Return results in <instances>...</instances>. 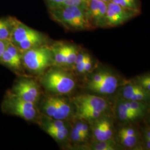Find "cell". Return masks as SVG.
<instances>
[{
  "label": "cell",
  "mask_w": 150,
  "mask_h": 150,
  "mask_svg": "<svg viewBox=\"0 0 150 150\" xmlns=\"http://www.w3.org/2000/svg\"><path fill=\"white\" fill-rule=\"evenodd\" d=\"M49 10L52 19L69 30H83L92 27L86 8L61 6Z\"/></svg>",
  "instance_id": "obj_1"
},
{
  "label": "cell",
  "mask_w": 150,
  "mask_h": 150,
  "mask_svg": "<svg viewBox=\"0 0 150 150\" xmlns=\"http://www.w3.org/2000/svg\"><path fill=\"white\" fill-rule=\"evenodd\" d=\"M75 117L87 122H92L105 115L108 103L102 97L91 94H82L74 99Z\"/></svg>",
  "instance_id": "obj_2"
},
{
  "label": "cell",
  "mask_w": 150,
  "mask_h": 150,
  "mask_svg": "<svg viewBox=\"0 0 150 150\" xmlns=\"http://www.w3.org/2000/svg\"><path fill=\"white\" fill-rule=\"evenodd\" d=\"M41 83L47 91L60 96L71 93L76 87V81L72 75L57 66L45 72L41 77Z\"/></svg>",
  "instance_id": "obj_3"
},
{
  "label": "cell",
  "mask_w": 150,
  "mask_h": 150,
  "mask_svg": "<svg viewBox=\"0 0 150 150\" xmlns=\"http://www.w3.org/2000/svg\"><path fill=\"white\" fill-rule=\"evenodd\" d=\"M22 62L27 70L35 74H42L54 66V57L51 47L41 45L21 53Z\"/></svg>",
  "instance_id": "obj_4"
},
{
  "label": "cell",
  "mask_w": 150,
  "mask_h": 150,
  "mask_svg": "<svg viewBox=\"0 0 150 150\" xmlns=\"http://www.w3.org/2000/svg\"><path fill=\"white\" fill-rule=\"evenodd\" d=\"M69 100L60 95L46 97L41 103L44 115L51 118L66 120L74 113L75 105Z\"/></svg>",
  "instance_id": "obj_5"
},
{
  "label": "cell",
  "mask_w": 150,
  "mask_h": 150,
  "mask_svg": "<svg viewBox=\"0 0 150 150\" xmlns=\"http://www.w3.org/2000/svg\"><path fill=\"white\" fill-rule=\"evenodd\" d=\"M4 107L7 112L27 121H34L38 117L35 104L25 101L12 92L6 98Z\"/></svg>",
  "instance_id": "obj_6"
},
{
  "label": "cell",
  "mask_w": 150,
  "mask_h": 150,
  "mask_svg": "<svg viewBox=\"0 0 150 150\" xmlns=\"http://www.w3.org/2000/svg\"><path fill=\"white\" fill-rule=\"evenodd\" d=\"M138 13V10L124 7L113 2L107 4L105 26L115 27L120 25Z\"/></svg>",
  "instance_id": "obj_7"
},
{
  "label": "cell",
  "mask_w": 150,
  "mask_h": 150,
  "mask_svg": "<svg viewBox=\"0 0 150 150\" xmlns=\"http://www.w3.org/2000/svg\"><path fill=\"white\" fill-rule=\"evenodd\" d=\"M12 92L25 101L35 105L40 100L41 96L39 86L31 79H24L17 81L13 86Z\"/></svg>",
  "instance_id": "obj_8"
},
{
  "label": "cell",
  "mask_w": 150,
  "mask_h": 150,
  "mask_svg": "<svg viewBox=\"0 0 150 150\" xmlns=\"http://www.w3.org/2000/svg\"><path fill=\"white\" fill-rule=\"evenodd\" d=\"M91 122H92L91 129L94 141L112 139L113 124L110 117L105 115Z\"/></svg>",
  "instance_id": "obj_9"
},
{
  "label": "cell",
  "mask_w": 150,
  "mask_h": 150,
  "mask_svg": "<svg viewBox=\"0 0 150 150\" xmlns=\"http://www.w3.org/2000/svg\"><path fill=\"white\" fill-rule=\"evenodd\" d=\"M121 98L131 101L150 103V92L134 82H127L121 88Z\"/></svg>",
  "instance_id": "obj_10"
},
{
  "label": "cell",
  "mask_w": 150,
  "mask_h": 150,
  "mask_svg": "<svg viewBox=\"0 0 150 150\" xmlns=\"http://www.w3.org/2000/svg\"><path fill=\"white\" fill-rule=\"evenodd\" d=\"M107 4L101 0H88L87 11L91 23L96 26H105Z\"/></svg>",
  "instance_id": "obj_11"
},
{
  "label": "cell",
  "mask_w": 150,
  "mask_h": 150,
  "mask_svg": "<svg viewBox=\"0 0 150 150\" xmlns=\"http://www.w3.org/2000/svg\"><path fill=\"white\" fill-rule=\"evenodd\" d=\"M119 80L116 76L106 71L101 82L95 85H88L86 87L93 92L101 95H111L115 92L119 86Z\"/></svg>",
  "instance_id": "obj_12"
},
{
  "label": "cell",
  "mask_w": 150,
  "mask_h": 150,
  "mask_svg": "<svg viewBox=\"0 0 150 150\" xmlns=\"http://www.w3.org/2000/svg\"><path fill=\"white\" fill-rule=\"evenodd\" d=\"M117 136L120 144L125 148L134 149L139 145V134L138 131L133 127H122L118 129Z\"/></svg>",
  "instance_id": "obj_13"
},
{
  "label": "cell",
  "mask_w": 150,
  "mask_h": 150,
  "mask_svg": "<svg viewBox=\"0 0 150 150\" xmlns=\"http://www.w3.org/2000/svg\"><path fill=\"white\" fill-rule=\"evenodd\" d=\"M41 33L17 20L12 32L11 42L16 45L27 39L36 36Z\"/></svg>",
  "instance_id": "obj_14"
},
{
  "label": "cell",
  "mask_w": 150,
  "mask_h": 150,
  "mask_svg": "<svg viewBox=\"0 0 150 150\" xmlns=\"http://www.w3.org/2000/svg\"><path fill=\"white\" fill-rule=\"evenodd\" d=\"M116 108L117 117L120 121L123 123L132 122L144 117L139 113L127 108L121 98L118 100Z\"/></svg>",
  "instance_id": "obj_15"
},
{
  "label": "cell",
  "mask_w": 150,
  "mask_h": 150,
  "mask_svg": "<svg viewBox=\"0 0 150 150\" xmlns=\"http://www.w3.org/2000/svg\"><path fill=\"white\" fill-rule=\"evenodd\" d=\"M17 20L12 17L0 18V40L11 42L12 34Z\"/></svg>",
  "instance_id": "obj_16"
},
{
  "label": "cell",
  "mask_w": 150,
  "mask_h": 150,
  "mask_svg": "<svg viewBox=\"0 0 150 150\" xmlns=\"http://www.w3.org/2000/svg\"><path fill=\"white\" fill-rule=\"evenodd\" d=\"M45 38L42 33L36 36L30 38L20 43L15 45L21 53H22L27 50L31 49L39 46L42 45L45 42Z\"/></svg>",
  "instance_id": "obj_17"
},
{
  "label": "cell",
  "mask_w": 150,
  "mask_h": 150,
  "mask_svg": "<svg viewBox=\"0 0 150 150\" xmlns=\"http://www.w3.org/2000/svg\"><path fill=\"white\" fill-rule=\"evenodd\" d=\"M51 48L54 57V66L59 67L66 66V54L64 44L55 45Z\"/></svg>",
  "instance_id": "obj_18"
},
{
  "label": "cell",
  "mask_w": 150,
  "mask_h": 150,
  "mask_svg": "<svg viewBox=\"0 0 150 150\" xmlns=\"http://www.w3.org/2000/svg\"><path fill=\"white\" fill-rule=\"evenodd\" d=\"M85 149L92 150H116L120 149L119 146L113 139L105 141H94L88 146H85Z\"/></svg>",
  "instance_id": "obj_19"
},
{
  "label": "cell",
  "mask_w": 150,
  "mask_h": 150,
  "mask_svg": "<svg viewBox=\"0 0 150 150\" xmlns=\"http://www.w3.org/2000/svg\"><path fill=\"white\" fill-rule=\"evenodd\" d=\"M47 133L56 141L61 143L66 141L70 135V131L68 125L62 129L51 130L47 131Z\"/></svg>",
  "instance_id": "obj_20"
},
{
  "label": "cell",
  "mask_w": 150,
  "mask_h": 150,
  "mask_svg": "<svg viewBox=\"0 0 150 150\" xmlns=\"http://www.w3.org/2000/svg\"><path fill=\"white\" fill-rule=\"evenodd\" d=\"M66 54V66H74L75 60L79 54L77 48L72 45L64 44Z\"/></svg>",
  "instance_id": "obj_21"
},
{
  "label": "cell",
  "mask_w": 150,
  "mask_h": 150,
  "mask_svg": "<svg viewBox=\"0 0 150 150\" xmlns=\"http://www.w3.org/2000/svg\"><path fill=\"white\" fill-rule=\"evenodd\" d=\"M0 61L15 70H20L21 69L22 64L18 63L6 49L2 54Z\"/></svg>",
  "instance_id": "obj_22"
},
{
  "label": "cell",
  "mask_w": 150,
  "mask_h": 150,
  "mask_svg": "<svg viewBox=\"0 0 150 150\" xmlns=\"http://www.w3.org/2000/svg\"><path fill=\"white\" fill-rule=\"evenodd\" d=\"M132 81L150 92V73L138 76Z\"/></svg>",
  "instance_id": "obj_23"
},
{
  "label": "cell",
  "mask_w": 150,
  "mask_h": 150,
  "mask_svg": "<svg viewBox=\"0 0 150 150\" xmlns=\"http://www.w3.org/2000/svg\"><path fill=\"white\" fill-rule=\"evenodd\" d=\"M80 121L75 123L74 125L76 129H77L85 138V139L87 140L88 139L90 134V129L88 125L86 123V121L78 119Z\"/></svg>",
  "instance_id": "obj_24"
},
{
  "label": "cell",
  "mask_w": 150,
  "mask_h": 150,
  "mask_svg": "<svg viewBox=\"0 0 150 150\" xmlns=\"http://www.w3.org/2000/svg\"><path fill=\"white\" fill-rule=\"evenodd\" d=\"M70 139L73 142L76 144L82 143L86 141V139L83 137L82 134H81L80 132L74 126L70 133Z\"/></svg>",
  "instance_id": "obj_25"
},
{
  "label": "cell",
  "mask_w": 150,
  "mask_h": 150,
  "mask_svg": "<svg viewBox=\"0 0 150 150\" xmlns=\"http://www.w3.org/2000/svg\"><path fill=\"white\" fill-rule=\"evenodd\" d=\"M112 2L124 7L138 10L137 0H112Z\"/></svg>",
  "instance_id": "obj_26"
},
{
  "label": "cell",
  "mask_w": 150,
  "mask_h": 150,
  "mask_svg": "<svg viewBox=\"0 0 150 150\" xmlns=\"http://www.w3.org/2000/svg\"><path fill=\"white\" fill-rule=\"evenodd\" d=\"M106 71H100L94 74L91 76L90 79L88 80L86 85H95L100 83L103 79Z\"/></svg>",
  "instance_id": "obj_27"
},
{
  "label": "cell",
  "mask_w": 150,
  "mask_h": 150,
  "mask_svg": "<svg viewBox=\"0 0 150 150\" xmlns=\"http://www.w3.org/2000/svg\"><path fill=\"white\" fill-rule=\"evenodd\" d=\"M87 1L85 0H64L61 6H76L87 8Z\"/></svg>",
  "instance_id": "obj_28"
},
{
  "label": "cell",
  "mask_w": 150,
  "mask_h": 150,
  "mask_svg": "<svg viewBox=\"0 0 150 150\" xmlns=\"http://www.w3.org/2000/svg\"><path fill=\"white\" fill-rule=\"evenodd\" d=\"M49 9L59 7L62 5L64 0H46Z\"/></svg>",
  "instance_id": "obj_29"
},
{
  "label": "cell",
  "mask_w": 150,
  "mask_h": 150,
  "mask_svg": "<svg viewBox=\"0 0 150 150\" xmlns=\"http://www.w3.org/2000/svg\"><path fill=\"white\" fill-rule=\"evenodd\" d=\"M92 67V59H91L90 56L88 55V56L87 57V58L86 59V62H85L83 74H86V73L88 72L91 70Z\"/></svg>",
  "instance_id": "obj_30"
},
{
  "label": "cell",
  "mask_w": 150,
  "mask_h": 150,
  "mask_svg": "<svg viewBox=\"0 0 150 150\" xmlns=\"http://www.w3.org/2000/svg\"><path fill=\"white\" fill-rule=\"evenodd\" d=\"M7 42L0 40V59L4 54V51H5L6 46H7Z\"/></svg>",
  "instance_id": "obj_31"
},
{
  "label": "cell",
  "mask_w": 150,
  "mask_h": 150,
  "mask_svg": "<svg viewBox=\"0 0 150 150\" xmlns=\"http://www.w3.org/2000/svg\"><path fill=\"white\" fill-rule=\"evenodd\" d=\"M145 142V146L147 147L148 150H150V141H144Z\"/></svg>",
  "instance_id": "obj_32"
},
{
  "label": "cell",
  "mask_w": 150,
  "mask_h": 150,
  "mask_svg": "<svg viewBox=\"0 0 150 150\" xmlns=\"http://www.w3.org/2000/svg\"><path fill=\"white\" fill-rule=\"evenodd\" d=\"M102 1H103V2H106V3H109V2H111L112 0H101Z\"/></svg>",
  "instance_id": "obj_33"
},
{
  "label": "cell",
  "mask_w": 150,
  "mask_h": 150,
  "mask_svg": "<svg viewBox=\"0 0 150 150\" xmlns=\"http://www.w3.org/2000/svg\"><path fill=\"white\" fill-rule=\"evenodd\" d=\"M85 1H88V0H85Z\"/></svg>",
  "instance_id": "obj_34"
}]
</instances>
